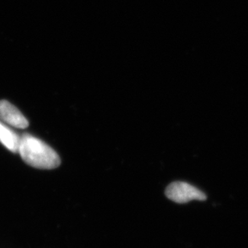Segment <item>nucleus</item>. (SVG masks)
I'll list each match as a JSON object with an SVG mask.
<instances>
[{
	"mask_svg": "<svg viewBox=\"0 0 248 248\" xmlns=\"http://www.w3.org/2000/svg\"><path fill=\"white\" fill-rule=\"evenodd\" d=\"M18 153L25 163L34 168L52 170L61 165V157L51 146L29 134L20 137Z\"/></svg>",
	"mask_w": 248,
	"mask_h": 248,
	"instance_id": "1",
	"label": "nucleus"
},
{
	"mask_svg": "<svg viewBox=\"0 0 248 248\" xmlns=\"http://www.w3.org/2000/svg\"><path fill=\"white\" fill-rule=\"evenodd\" d=\"M166 195L177 203H186L192 200L204 201L206 195L194 186L184 182H174L167 186Z\"/></svg>",
	"mask_w": 248,
	"mask_h": 248,
	"instance_id": "2",
	"label": "nucleus"
},
{
	"mask_svg": "<svg viewBox=\"0 0 248 248\" xmlns=\"http://www.w3.org/2000/svg\"><path fill=\"white\" fill-rule=\"evenodd\" d=\"M0 121L17 129H26L29 122L23 113L7 101H0Z\"/></svg>",
	"mask_w": 248,
	"mask_h": 248,
	"instance_id": "3",
	"label": "nucleus"
},
{
	"mask_svg": "<svg viewBox=\"0 0 248 248\" xmlns=\"http://www.w3.org/2000/svg\"><path fill=\"white\" fill-rule=\"evenodd\" d=\"M20 137L7 124L0 121V142L13 153H18Z\"/></svg>",
	"mask_w": 248,
	"mask_h": 248,
	"instance_id": "4",
	"label": "nucleus"
}]
</instances>
